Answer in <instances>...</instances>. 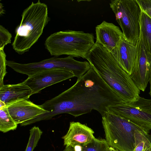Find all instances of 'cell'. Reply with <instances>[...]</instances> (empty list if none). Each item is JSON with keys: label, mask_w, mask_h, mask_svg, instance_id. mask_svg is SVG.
I'll use <instances>...</instances> for the list:
<instances>
[{"label": "cell", "mask_w": 151, "mask_h": 151, "mask_svg": "<svg viewBox=\"0 0 151 151\" xmlns=\"http://www.w3.org/2000/svg\"><path fill=\"white\" fill-rule=\"evenodd\" d=\"M149 81L150 82V91L149 93V94L150 95V97H151V71H150V79H149Z\"/></svg>", "instance_id": "27"}, {"label": "cell", "mask_w": 151, "mask_h": 151, "mask_svg": "<svg viewBox=\"0 0 151 151\" xmlns=\"http://www.w3.org/2000/svg\"><path fill=\"white\" fill-rule=\"evenodd\" d=\"M133 151H151V135L144 130L134 131Z\"/></svg>", "instance_id": "17"}, {"label": "cell", "mask_w": 151, "mask_h": 151, "mask_svg": "<svg viewBox=\"0 0 151 151\" xmlns=\"http://www.w3.org/2000/svg\"><path fill=\"white\" fill-rule=\"evenodd\" d=\"M106 109L130 121L147 133L151 130V99L140 96L136 101L122 102L109 106Z\"/></svg>", "instance_id": "8"}, {"label": "cell", "mask_w": 151, "mask_h": 151, "mask_svg": "<svg viewBox=\"0 0 151 151\" xmlns=\"http://www.w3.org/2000/svg\"><path fill=\"white\" fill-rule=\"evenodd\" d=\"M6 65L16 72L29 76L49 70L61 69L70 70L79 78L91 68L88 62L80 61L69 56L65 58L54 57L37 62L21 64L14 61L6 60Z\"/></svg>", "instance_id": "6"}, {"label": "cell", "mask_w": 151, "mask_h": 151, "mask_svg": "<svg viewBox=\"0 0 151 151\" xmlns=\"http://www.w3.org/2000/svg\"><path fill=\"white\" fill-rule=\"evenodd\" d=\"M17 125L10 115L7 106H0V131L4 133L14 130Z\"/></svg>", "instance_id": "18"}, {"label": "cell", "mask_w": 151, "mask_h": 151, "mask_svg": "<svg viewBox=\"0 0 151 151\" xmlns=\"http://www.w3.org/2000/svg\"><path fill=\"white\" fill-rule=\"evenodd\" d=\"M123 102L118 93L91 67L72 86L40 105L49 112L40 117L42 120H48L62 113L76 117L93 110L102 116L107 111L108 106Z\"/></svg>", "instance_id": "1"}, {"label": "cell", "mask_w": 151, "mask_h": 151, "mask_svg": "<svg viewBox=\"0 0 151 151\" xmlns=\"http://www.w3.org/2000/svg\"><path fill=\"white\" fill-rule=\"evenodd\" d=\"M142 10L151 18V0H136Z\"/></svg>", "instance_id": "23"}, {"label": "cell", "mask_w": 151, "mask_h": 151, "mask_svg": "<svg viewBox=\"0 0 151 151\" xmlns=\"http://www.w3.org/2000/svg\"><path fill=\"white\" fill-rule=\"evenodd\" d=\"M22 17L12 44L13 49L19 54L28 51L37 41L50 20L47 6L39 0L32 2L24 10Z\"/></svg>", "instance_id": "3"}, {"label": "cell", "mask_w": 151, "mask_h": 151, "mask_svg": "<svg viewBox=\"0 0 151 151\" xmlns=\"http://www.w3.org/2000/svg\"><path fill=\"white\" fill-rule=\"evenodd\" d=\"M95 44L92 34L68 30L51 34L45 45L50 55L55 57L67 55L85 59Z\"/></svg>", "instance_id": "4"}, {"label": "cell", "mask_w": 151, "mask_h": 151, "mask_svg": "<svg viewBox=\"0 0 151 151\" xmlns=\"http://www.w3.org/2000/svg\"><path fill=\"white\" fill-rule=\"evenodd\" d=\"M107 151H120L119 150L115 149L112 147L109 146L108 148Z\"/></svg>", "instance_id": "26"}, {"label": "cell", "mask_w": 151, "mask_h": 151, "mask_svg": "<svg viewBox=\"0 0 151 151\" xmlns=\"http://www.w3.org/2000/svg\"><path fill=\"white\" fill-rule=\"evenodd\" d=\"M63 151H78L75 148L71 146L65 147V149Z\"/></svg>", "instance_id": "24"}, {"label": "cell", "mask_w": 151, "mask_h": 151, "mask_svg": "<svg viewBox=\"0 0 151 151\" xmlns=\"http://www.w3.org/2000/svg\"><path fill=\"white\" fill-rule=\"evenodd\" d=\"M0 15H2L5 13L4 12L5 11L4 10V9H3V6L2 5V4L1 3H0Z\"/></svg>", "instance_id": "25"}, {"label": "cell", "mask_w": 151, "mask_h": 151, "mask_svg": "<svg viewBox=\"0 0 151 151\" xmlns=\"http://www.w3.org/2000/svg\"><path fill=\"white\" fill-rule=\"evenodd\" d=\"M136 45L124 37L111 53L119 65L130 76L133 72L135 64Z\"/></svg>", "instance_id": "14"}, {"label": "cell", "mask_w": 151, "mask_h": 151, "mask_svg": "<svg viewBox=\"0 0 151 151\" xmlns=\"http://www.w3.org/2000/svg\"><path fill=\"white\" fill-rule=\"evenodd\" d=\"M74 77L73 73L70 70L53 69L29 76L23 82L31 89L32 95L38 93L47 87Z\"/></svg>", "instance_id": "9"}, {"label": "cell", "mask_w": 151, "mask_h": 151, "mask_svg": "<svg viewBox=\"0 0 151 151\" xmlns=\"http://www.w3.org/2000/svg\"><path fill=\"white\" fill-rule=\"evenodd\" d=\"M110 7L115 14L124 37L136 45L140 37V20L142 9L136 0L111 1Z\"/></svg>", "instance_id": "7"}, {"label": "cell", "mask_w": 151, "mask_h": 151, "mask_svg": "<svg viewBox=\"0 0 151 151\" xmlns=\"http://www.w3.org/2000/svg\"><path fill=\"white\" fill-rule=\"evenodd\" d=\"M136 47L135 64L133 72L130 76L137 88L144 91L150 79L151 55L146 50L140 38Z\"/></svg>", "instance_id": "10"}, {"label": "cell", "mask_w": 151, "mask_h": 151, "mask_svg": "<svg viewBox=\"0 0 151 151\" xmlns=\"http://www.w3.org/2000/svg\"><path fill=\"white\" fill-rule=\"evenodd\" d=\"M12 34L1 25H0V49H4L5 46L11 43Z\"/></svg>", "instance_id": "21"}, {"label": "cell", "mask_w": 151, "mask_h": 151, "mask_svg": "<svg viewBox=\"0 0 151 151\" xmlns=\"http://www.w3.org/2000/svg\"><path fill=\"white\" fill-rule=\"evenodd\" d=\"M96 42L111 53L124 37L119 28L112 23L103 21L96 27Z\"/></svg>", "instance_id": "12"}, {"label": "cell", "mask_w": 151, "mask_h": 151, "mask_svg": "<svg viewBox=\"0 0 151 151\" xmlns=\"http://www.w3.org/2000/svg\"><path fill=\"white\" fill-rule=\"evenodd\" d=\"M101 78L117 92L124 102L137 101L140 90L111 53L96 42L86 58Z\"/></svg>", "instance_id": "2"}, {"label": "cell", "mask_w": 151, "mask_h": 151, "mask_svg": "<svg viewBox=\"0 0 151 151\" xmlns=\"http://www.w3.org/2000/svg\"><path fill=\"white\" fill-rule=\"evenodd\" d=\"M102 117L105 139L109 145L120 151H133L134 131L144 130L128 120L108 111Z\"/></svg>", "instance_id": "5"}, {"label": "cell", "mask_w": 151, "mask_h": 151, "mask_svg": "<svg viewBox=\"0 0 151 151\" xmlns=\"http://www.w3.org/2000/svg\"><path fill=\"white\" fill-rule=\"evenodd\" d=\"M6 55L4 49H0V87L3 86V79L7 73L6 71Z\"/></svg>", "instance_id": "22"}, {"label": "cell", "mask_w": 151, "mask_h": 151, "mask_svg": "<svg viewBox=\"0 0 151 151\" xmlns=\"http://www.w3.org/2000/svg\"><path fill=\"white\" fill-rule=\"evenodd\" d=\"M91 128L78 122H70L68 130L63 137L64 145L67 147H81L91 142L95 137Z\"/></svg>", "instance_id": "13"}, {"label": "cell", "mask_w": 151, "mask_h": 151, "mask_svg": "<svg viewBox=\"0 0 151 151\" xmlns=\"http://www.w3.org/2000/svg\"><path fill=\"white\" fill-rule=\"evenodd\" d=\"M29 131V138L25 151H33L43 133L38 127L35 126L31 128Z\"/></svg>", "instance_id": "20"}, {"label": "cell", "mask_w": 151, "mask_h": 151, "mask_svg": "<svg viewBox=\"0 0 151 151\" xmlns=\"http://www.w3.org/2000/svg\"><path fill=\"white\" fill-rule=\"evenodd\" d=\"M139 38L145 49L151 55V18L142 10Z\"/></svg>", "instance_id": "16"}, {"label": "cell", "mask_w": 151, "mask_h": 151, "mask_svg": "<svg viewBox=\"0 0 151 151\" xmlns=\"http://www.w3.org/2000/svg\"><path fill=\"white\" fill-rule=\"evenodd\" d=\"M109 147L105 139L95 138L86 145L75 148L78 151H107Z\"/></svg>", "instance_id": "19"}, {"label": "cell", "mask_w": 151, "mask_h": 151, "mask_svg": "<svg viewBox=\"0 0 151 151\" xmlns=\"http://www.w3.org/2000/svg\"><path fill=\"white\" fill-rule=\"evenodd\" d=\"M7 106L9 112L17 124H21L42 114L48 113L28 99L22 100Z\"/></svg>", "instance_id": "11"}, {"label": "cell", "mask_w": 151, "mask_h": 151, "mask_svg": "<svg viewBox=\"0 0 151 151\" xmlns=\"http://www.w3.org/2000/svg\"><path fill=\"white\" fill-rule=\"evenodd\" d=\"M32 95L31 89L23 82L16 84H4L0 87V101L6 106L21 100L28 99Z\"/></svg>", "instance_id": "15"}]
</instances>
